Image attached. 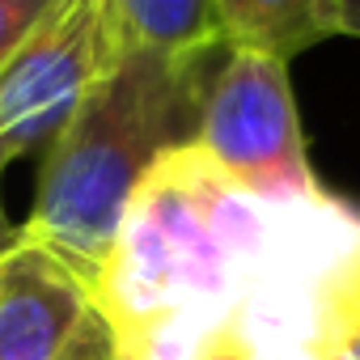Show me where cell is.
<instances>
[{
	"instance_id": "cell-1",
	"label": "cell",
	"mask_w": 360,
	"mask_h": 360,
	"mask_svg": "<svg viewBox=\"0 0 360 360\" xmlns=\"http://www.w3.org/2000/svg\"><path fill=\"white\" fill-rule=\"evenodd\" d=\"M343 208L335 195L259 200L217 169L200 144H183L136 187L98 271L94 305L110 335L178 314L217 322L233 301L301 259Z\"/></svg>"
},
{
	"instance_id": "cell-2",
	"label": "cell",
	"mask_w": 360,
	"mask_h": 360,
	"mask_svg": "<svg viewBox=\"0 0 360 360\" xmlns=\"http://www.w3.org/2000/svg\"><path fill=\"white\" fill-rule=\"evenodd\" d=\"M221 51V47H217ZM127 47L43 153V178L22 233L72 267L89 288L115 246L144 174L195 144L204 81L217 60Z\"/></svg>"
},
{
	"instance_id": "cell-3",
	"label": "cell",
	"mask_w": 360,
	"mask_h": 360,
	"mask_svg": "<svg viewBox=\"0 0 360 360\" xmlns=\"http://www.w3.org/2000/svg\"><path fill=\"white\" fill-rule=\"evenodd\" d=\"M195 144L259 200L301 204L326 195L309 165L288 64L267 51L229 43L217 51L204 81Z\"/></svg>"
},
{
	"instance_id": "cell-4",
	"label": "cell",
	"mask_w": 360,
	"mask_h": 360,
	"mask_svg": "<svg viewBox=\"0 0 360 360\" xmlns=\"http://www.w3.org/2000/svg\"><path fill=\"white\" fill-rule=\"evenodd\" d=\"M127 51L115 0H51L0 68V165L43 148Z\"/></svg>"
},
{
	"instance_id": "cell-5",
	"label": "cell",
	"mask_w": 360,
	"mask_h": 360,
	"mask_svg": "<svg viewBox=\"0 0 360 360\" xmlns=\"http://www.w3.org/2000/svg\"><path fill=\"white\" fill-rule=\"evenodd\" d=\"M94 309V288L22 233L0 263V360H60Z\"/></svg>"
},
{
	"instance_id": "cell-6",
	"label": "cell",
	"mask_w": 360,
	"mask_h": 360,
	"mask_svg": "<svg viewBox=\"0 0 360 360\" xmlns=\"http://www.w3.org/2000/svg\"><path fill=\"white\" fill-rule=\"evenodd\" d=\"M229 47L292 60L330 39V0H217Z\"/></svg>"
},
{
	"instance_id": "cell-7",
	"label": "cell",
	"mask_w": 360,
	"mask_h": 360,
	"mask_svg": "<svg viewBox=\"0 0 360 360\" xmlns=\"http://www.w3.org/2000/svg\"><path fill=\"white\" fill-rule=\"evenodd\" d=\"M127 47L165 56H208L225 47L217 0H115Z\"/></svg>"
},
{
	"instance_id": "cell-8",
	"label": "cell",
	"mask_w": 360,
	"mask_h": 360,
	"mask_svg": "<svg viewBox=\"0 0 360 360\" xmlns=\"http://www.w3.org/2000/svg\"><path fill=\"white\" fill-rule=\"evenodd\" d=\"M314 352L318 360H360V259L335 280L318 322Z\"/></svg>"
},
{
	"instance_id": "cell-9",
	"label": "cell",
	"mask_w": 360,
	"mask_h": 360,
	"mask_svg": "<svg viewBox=\"0 0 360 360\" xmlns=\"http://www.w3.org/2000/svg\"><path fill=\"white\" fill-rule=\"evenodd\" d=\"M47 5H51V0H0V68L13 60L22 39L39 26Z\"/></svg>"
},
{
	"instance_id": "cell-10",
	"label": "cell",
	"mask_w": 360,
	"mask_h": 360,
	"mask_svg": "<svg viewBox=\"0 0 360 360\" xmlns=\"http://www.w3.org/2000/svg\"><path fill=\"white\" fill-rule=\"evenodd\" d=\"M60 360H115V335H110V326L98 309L89 314V322L77 330V339L64 347Z\"/></svg>"
},
{
	"instance_id": "cell-11",
	"label": "cell",
	"mask_w": 360,
	"mask_h": 360,
	"mask_svg": "<svg viewBox=\"0 0 360 360\" xmlns=\"http://www.w3.org/2000/svg\"><path fill=\"white\" fill-rule=\"evenodd\" d=\"M330 34L360 39V0H330Z\"/></svg>"
},
{
	"instance_id": "cell-12",
	"label": "cell",
	"mask_w": 360,
	"mask_h": 360,
	"mask_svg": "<svg viewBox=\"0 0 360 360\" xmlns=\"http://www.w3.org/2000/svg\"><path fill=\"white\" fill-rule=\"evenodd\" d=\"M0 178H5V165H0ZM18 238H22V229L9 221V212H5V195H0V263H5V255L18 246Z\"/></svg>"
}]
</instances>
